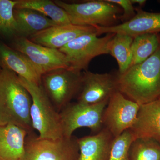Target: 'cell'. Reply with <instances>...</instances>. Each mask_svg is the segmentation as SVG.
I'll return each mask as SVG.
<instances>
[{"mask_svg":"<svg viewBox=\"0 0 160 160\" xmlns=\"http://www.w3.org/2000/svg\"><path fill=\"white\" fill-rule=\"evenodd\" d=\"M116 90L115 76L109 73H94L86 70L82 72V86L77 97V102L95 104L109 101Z\"/></svg>","mask_w":160,"mask_h":160,"instance_id":"cell-11","label":"cell"},{"mask_svg":"<svg viewBox=\"0 0 160 160\" xmlns=\"http://www.w3.org/2000/svg\"><path fill=\"white\" fill-rule=\"evenodd\" d=\"M132 4H137L140 6V8L143 7L146 4V0H131Z\"/></svg>","mask_w":160,"mask_h":160,"instance_id":"cell-26","label":"cell"},{"mask_svg":"<svg viewBox=\"0 0 160 160\" xmlns=\"http://www.w3.org/2000/svg\"><path fill=\"white\" fill-rule=\"evenodd\" d=\"M160 45V33H146L135 37L131 46L130 66L146 61L156 51Z\"/></svg>","mask_w":160,"mask_h":160,"instance_id":"cell-21","label":"cell"},{"mask_svg":"<svg viewBox=\"0 0 160 160\" xmlns=\"http://www.w3.org/2000/svg\"><path fill=\"white\" fill-rule=\"evenodd\" d=\"M158 2L160 4V1H158Z\"/></svg>","mask_w":160,"mask_h":160,"instance_id":"cell-27","label":"cell"},{"mask_svg":"<svg viewBox=\"0 0 160 160\" xmlns=\"http://www.w3.org/2000/svg\"><path fill=\"white\" fill-rule=\"evenodd\" d=\"M129 130L134 140L152 139L160 144V100L140 105L135 121Z\"/></svg>","mask_w":160,"mask_h":160,"instance_id":"cell-14","label":"cell"},{"mask_svg":"<svg viewBox=\"0 0 160 160\" xmlns=\"http://www.w3.org/2000/svg\"><path fill=\"white\" fill-rule=\"evenodd\" d=\"M134 37L122 33H115L109 44V54L116 60L118 73H124L130 67L132 61L131 46Z\"/></svg>","mask_w":160,"mask_h":160,"instance_id":"cell-20","label":"cell"},{"mask_svg":"<svg viewBox=\"0 0 160 160\" xmlns=\"http://www.w3.org/2000/svg\"><path fill=\"white\" fill-rule=\"evenodd\" d=\"M133 141L129 129L115 138L112 143L109 160H129V147Z\"/></svg>","mask_w":160,"mask_h":160,"instance_id":"cell-24","label":"cell"},{"mask_svg":"<svg viewBox=\"0 0 160 160\" xmlns=\"http://www.w3.org/2000/svg\"><path fill=\"white\" fill-rule=\"evenodd\" d=\"M17 0H0V34L12 36L18 34L14 9Z\"/></svg>","mask_w":160,"mask_h":160,"instance_id":"cell-23","label":"cell"},{"mask_svg":"<svg viewBox=\"0 0 160 160\" xmlns=\"http://www.w3.org/2000/svg\"><path fill=\"white\" fill-rule=\"evenodd\" d=\"M1 69H0V70H1Z\"/></svg>","mask_w":160,"mask_h":160,"instance_id":"cell-29","label":"cell"},{"mask_svg":"<svg viewBox=\"0 0 160 160\" xmlns=\"http://www.w3.org/2000/svg\"><path fill=\"white\" fill-rule=\"evenodd\" d=\"M15 8L32 9L49 18L58 25L71 24L65 10L50 0H17Z\"/></svg>","mask_w":160,"mask_h":160,"instance_id":"cell-19","label":"cell"},{"mask_svg":"<svg viewBox=\"0 0 160 160\" xmlns=\"http://www.w3.org/2000/svg\"><path fill=\"white\" fill-rule=\"evenodd\" d=\"M117 89L129 99L141 105L160 97V45L142 62L130 66L115 76Z\"/></svg>","mask_w":160,"mask_h":160,"instance_id":"cell-1","label":"cell"},{"mask_svg":"<svg viewBox=\"0 0 160 160\" xmlns=\"http://www.w3.org/2000/svg\"><path fill=\"white\" fill-rule=\"evenodd\" d=\"M28 134L15 125L0 126V160H19L24 154Z\"/></svg>","mask_w":160,"mask_h":160,"instance_id":"cell-17","label":"cell"},{"mask_svg":"<svg viewBox=\"0 0 160 160\" xmlns=\"http://www.w3.org/2000/svg\"><path fill=\"white\" fill-rule=\"evenodd\" d=\"M115 33H109L99 38L97 32L86 33L79 37L59 49L66 55L69 69L77 72L88 68L94 58L109 54V42Z\"/></svg>","mask_w":160,"mask_h":160,"instance_id":"cell-5","label":"cell"},{"mask_svg":"<svg viewBox=\"0 0 160 160\" xmlns=\"http://www.w3.org/2000/svg\"><path fill=\"white\" fill-rule=\"evenodd\" d=\"M109 101L95 104L71 102L60 112L63 137L70 138L77 129L89 128L97 134L103 129V112Z\"/></svg>","mask_w":160,"mask_h":160,"instance_id":"cell-8","label":"cell"},{"mask_svg":"<svg viewBox=\"0 0 160 160\" xmlns=\"http://www.w3.org/2000/svg\"><path fill=\"white\" fill-rule=\"evenodd\" d=\"M0 66L29 82L42 85V76L27 57L2 42H0Z\"/></svg>","mask_w":160,"mask_h":160,"instance_id":"cell-15","label":"cell"},{"mask_svg":"<svg viewBox=\"0 0 160 160\" xmlns=\"http://www.w3.org/2000/svg\"><path fill=\"white\" fill-rule=\"evenodd\" d=\"M136 14L131 19L111 27L95 26L98 36L107 33H122L135 37L146 33L160 32V12H148L142 8H135Z\"/></svg>","mask_w":160,"mask_h":160,"instance_id":"cell-12","label":"cell"},{"mask_svg":"<svg viewBox=\"0 0 160 160\" xmlns=\"http://www.w3.org/2000/svg\"><path fill=\"white\" fill-rule=\"evenodd\" d=\"M18 34L23 37L32 35L58 25L49 18L35 10L26 8L14 9Z\"/></svg>","mask_w":160,"mask_h":160,"instance_id":"cell-18","label":"cell"},{"mask_svg":"<svg viewBox=\"0 0 160 160\" xmlns=\"http://www.w3.org/2000/svg\"><path fill=\"white\" fill-rule=\"evenodd\" d=\"M18 78L31 96L30 117L33 129L38 132V137L54 141L63 138L60 112L55 108L42 85H37L21 77Z\"/></svg>","mask_w":160,"mask_h":160,"instance_id":"cell-3","label":"cell"},{"mask_svg":"<svg viewBox=\"0 0 160 160\" xmlns=\"http://www.w3.org/2000/svg\"><path fill=\"white\" fill-rule=\"evenodd\" d=\"M159 99L160 100V97L159 98Z\"/></svg>","mask_w":160,"mask_h":160,"instance_id":"cell-28","label":"cell"},{"mask_svg":"<svg viewBox=\"0 0 160 160\" xmlns=\"http://www.w3.org/2000/svg\"><path fill=\"white\" fill-rule=\"evenodd\" d=\"M78 138L51 140L40 138L34 132L26 138L25 152L19 160H77Z\"/></svg>","mask_w":160,"mask_h":160,"instance_id":"cell-6","label":"cell"},{"mask_svg":"<svg viewBox=\"0 0 160 160\" xmlns=\"http://www.w3.org/2000/svg\"><path fill=\"white\" fill-rule=\"evenodd\" d=\"M92 32H97L95 26L56 25L30 36L29 39L48 48L59 49L79 37Z\"/></svg>","mask_w":160,"mask_h":160,"instance_id":"cell-13","label":"cell"},{"mask_svg":"<svg viewBox=\"0 0 160 160\" xmlns=\"http://www.w3.org/2000/svg\"><path fill=\"white\" fill-rule=\"evenodd\" d=\"M129 160H160V144L155 140H134L129 149Z\"/></svg>","mask_w":160,"mask_h":160,"instance_id":"cell-22","label":"cell"},{"mask_svg":"<svg viewBox=\"0 0 160 160\" xmlns=\"http://www.w3.org/2000/svg\"><path fill=\"white\" fill-rule=\"evenodd\" d=\"M54 2L67 12L71 24L77 26H116L123 12L120 6L106 0H93L73 4L58 0Z\"/></svg>","mask_w":160,"mask_h":160,"instance_id":"cell-4","label":"cell"},{"mask_svg":"<svg viewBox=\"0 0 160 160\" xmlns=\"http://www.w3.org/2000/svg\"><path fill=\"white\" fill-rule=\"evenodd\" d=\"M32 98L13 72L0 70V126L12 124L33 132L30 117Z\"/></svg>","mask_w":160,"mask_h":160,"instance_id":"cell-2","label":"cell"},{"mask_svg":"<svg viewBox=\"0 0 160 160\" xmlns=\"http://www.w3.org/2000/svg\"><path fill=\"white\" fill-rule=\"evenodd\" d=\"M12 46L27 57L42 77L56 69L69 68L66 55L59 49L45 47L22 36L14 40Z\"/></svg>","mask_w":160,"mask_h":160,"instance_id":"cell-10","label":"cell"},{"mask_svg":"<svg viewBox=\"0 0 160 160\" xmlns=\"http://www.w3.org/2000/svg\"><path fill=\"white\" fill-rule=\"evenodd\" d=\"M109 2L115 4L118 6L122 9V14L120 17V20L122 23L127 22L136 14L135 8H134L133 4L131 0H106Z\"/></svg>","mask_w":160,"mask_h":160,"instance_id":"cell-25","label":"cell"},{"mask_svg":"<svg viewBox=\"0 0 160 160\" xmlns=\"http://www.w3.org/2000/svg\"><path fill=\"white\" fill-rule=\"evenodd\" d=\"M115 138L103 128L97 134L77 139V160H109Z\"/></svg>","mask_w":160,"mask_h":160,"instance_id":"cell-16","label":"cell"},{"mask_svg":"<svg viewBox=\"0 0 160 160\" xmlns=\"http://www.w3.org/2000/svg\"><path fill=\"white\" fill-rule=\"evenodd\" d=\"M82 72L69 68L56 69L43 75L42 86L56 109L61 110L77 97L81 89Z\"/></svg>","mask_w":160,"mask_h":160,"instance_id":"cell-7","label":"cell"},{"mask_svg":"<svg viewBox=\"0 0 160 160\" xmlns=\"http://www.w3.org/2000/svg\"><path fill=\"white\" fill-rule=\"evenodd\" d=\"M139 106L116 90L109 98L103 112V128L109 130L115 138L118 137L133 125Z\"/></svg>","mask_w":160,"mask_h":160,"instance_id":"cell-9","label":"cell"}]
</instances>
